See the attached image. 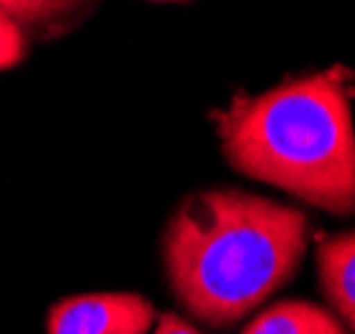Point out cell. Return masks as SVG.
I'll use <instances>...</instances> for the list:
<instances>
[{
  "label": "cell",
  "mask_w": 355,
  "mask_h": 334,
  "mask_svg": "<svg viewBox=\"0 0 355 334\" xmlns=\"http://www.w3.org/2000/svg\"><path fill=\"white\" fill-rule=\"evenodd\" d=\"M307 238V217L294 206L241 190H206L168 219L166 276L190 316L230 329L297 276Z\"/></svg>",
  "instance_id": "cell-1"
},
{
  "label": "cell",
  "mask_w": 355,
  "mask_h": 334,
  "mask_svg": "<svg viewBox=\"0 0 355 334\" xmlns=\"http://www.w3.org/2000/svg\"><path fill=\"white\" fill-rule=\"evenodd\" d=\"M214 124L235 172L329 214H355L350 70L329 67L254 97L238 94Z\"/></svg>",
  "instance_id": "cell-2"
},
{
  "label": "cell",
  "mask_w": 355,
  "mask_h": 334,
  "mask_svg": "<svg viewBox=\"0 0 355 334\" xmlns=\"http://www.w3.org/2000/svg\"><path fill=\"white\" fill-rule=\"evenodd\" d=\"M153 324V302L128 292L67 297L49 313V334H147Z\"/></svg>",
  "instance_id": "cell-3"
},
{
  "label": "cell",
  "mask_w": 355,
  "mask_h": 334,
  "mask_svg": "<svg viewBox=\"0 0 355 334\" xmlns=\"http://www.w3.org/2000/svg\"><path fill=\"white\" fill-rule=\"evenodd\" d=\"M318 276L342 326L355 334V230L320 241Z\"/></svg>",
  "instance_id": "cell-4"
},
{
  "label": "cell",
  "mask_w": 355,
  "mask_h": 334,
  "mask_svg": "<svg viewBox=\"0 0 355 334\" xmlns=\"http://www.w3.org/2000/svg\"><path fill=\"white\" fill-rule=\"evenodd\" d=\"M243 334H347V329L331 310L291 299L270 305L243 329Z\"/></svg>",
  "instance_id": "cell-5"
},
{
  "label": "cell",
  "mask_w": 355,
  "mask_h": 334,
  "mask_svg": "<svg viewBox=\"0 0 355 334\" xmlns=\"http://www.w3.org/2000/svg\"><path fill=\"white\" fill-rule=\"evenodd\" d=\"M27 53V37L17 19L0 6V72L17 67Z\"/></svg>",
  "instance_id": "cell-6"
},
{
  "label": "cell",
  "mask_w": 355,
  "mask_h": 334,
  "mask_svg": "<svg viewBox=\"0 0 355 334\" xmlns=\"http://www.w3.org/2000/svg\"><path fill=\"white\" fill-rule=\"evenodd\" d=\"M155 334H200V332L193 329L187 321H182L179 316H174V313H163L158 321Z\"/></svg>",
  "instance_id": "cell-7"
}]
</instances>
